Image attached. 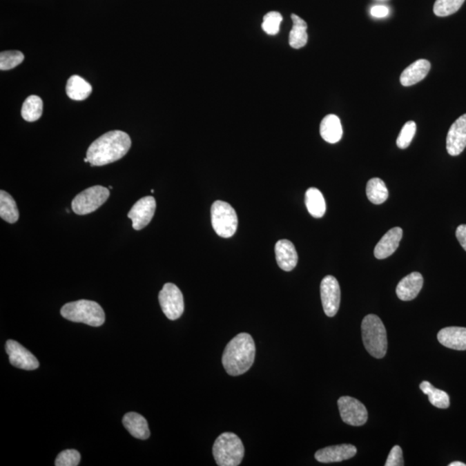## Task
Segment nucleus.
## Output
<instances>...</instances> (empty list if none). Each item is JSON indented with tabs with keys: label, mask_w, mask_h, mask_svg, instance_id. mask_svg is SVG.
<instances>
[{
	"label": "nucleus",
	"mask_w": 466,
	"mask_h": 466,
	"mask_svg": "<svg viewBox=\"0 0 466 466\" xmlns=\"http://www.w3.org/2000/svg\"><path fill=\"white\" fill-rule=\"evenodd\" d=\"M130 146L129 135L121 130H112L93 142L86 152V157L91 166L112 164L124 157Z\"/></svg>",
	"instance_id": "1"
},
{
	"label": "nucleus",
	"mask_w": 466,
	"mask_h": 466,
	"mask_svg": "<svg viewBox=\"0 0 466 466\" xmlns=\"http://www.w3.org/2000/svg\"><path fill=\"white\" fill-rule=\"evenodd\" d=\"M255 347L253 338L246 333L235 336L224 349L222 364L230 376L243 375L253 365Z\"/></svg>",
	"instance_id": "2"
},
{
	"label": "nucleus",
	"mask_w": 466,
	"mask_h": 466,
	"mask_svg": "<svg viewBox=\"0 0 466 466\" xmlns=\"http://www.w3.org/2000/svg\"><path fill=\"white\" fill-rule=\"evenodd\" d=\"M61 314L66 320L91 327L102 326L106 320L105 312L99 304L88 300L66 304L61 307Z\"/></svg>",
	"instance_id": "3"
},
{
	"label": "nucleus",
	"mask_w": 466,
	"mask_h": 466,
	"mask_svg": "<svg viewBox=\"0 0 466 466\" xmlns=\"http://www.w3.org/2000/svg\"><path fill=\"white\" fill-rule=\"evenodd\" d=\"M362 337L365 347L376 358H382L387 352V333L378 316L369 314L362 321Z\"/></svg>",
	"instance_id": "4"
},
{
	"label": "nucleus",
	"mask_w": 466,
	"mask_h": 466,
	"mask_svg": "<svg viewBox=\"0 0 466 466\" xmlns=\"http://www.w3.org/2000/svg\"><path fill=\"white\" fill-rule=\"evenodd\" d=\"M213 454L219 466H237L244 456L243 442L233 433L220 434L214 442Z\"/></svg>",
	"instance_id": "5"
},
{
	"label": "nucleus",
	"mask_w": 466,
	"mask_h": 466,
	"mask_svg": "<svg viewBox=\"0 0 466 466\" xmlns=\"http://www.w3.org/2000/svg\"><path fill=\"white\" fill-rule=\"evenodd\" d=\"M213 230L221 237H233L237 229L236 211L229 203L217 200L211 207Z\"/></svg>",
	"instance_id": "6"
},
{
	"label": "nucleus",
	"mask_w": 466,
	"mask_h": 466,
	"mask_svg": "<svg viewBox=\"0 0 466 466\" xmlns=\"http://www.w3.org/2000/svg\"><path fill=\"white\" fill-rule=\"evenodd\" d=\"M109 189L102 186H93L79 193L72 202V212L86 215L99 208L109 198Z\"/></svg>",
	"instance_id": "7"
},
{
	"label": "nucleus",
	"mask_w": 466,
	"mask_h": 466,
	"mask_svg": "<svg viewBox=\"0 0 466 466\" xmlns=\"http://www.w3.org/2000/svg\"><path fill=\"white\" fill-rule=\"evenodd\" d=\"M158 299L162 312L168 319L177 320L184 312V299L182 293L174 283H166L159 293Z\"/></svg>",
	"instance_id": "8"
},
{
	"label": "nucleus",
	"mask_w": 466,
	"mask_h": 466,
	"mask_svg": "<svg viewBox=\"0 0 466 466\" xmlns=\"http://www.w3.org/2000/svg\"><path fill=\"white\" fill-rule=\"evenodd\" d=\"M338 406L342 420L351 426H362L368 420V412L365 406L353 397H340L338 400Z\"/></svg>",
	"instance_id": "9"
},
{
	"label": "nucleus",
	"mask_w": 466,
	"mask_h": 466,
	"mask_svg": "<svg viewBox=\"0 0 466 466\" xmlns=\"http://www.w3.org/2000/svg\"><path fill=\"white\" fill-rule=\"evenodd\" d=\"M321 302L328 317L336 315L340 305V287L333 275H327L320 283Z\"/></svg>",
	"instance_id": "10"
},
{
	"label": "nucleus",
	"mask_w": 466,
	"mask_h": 466,
	"mask_svg": "<svg viewBox=\"0 0 466 466\" xmlns=\"http://www.w3.org/2000/svg\"><path fill=\"white\" fill-rule=\"evenodd\" d=\"M157 203L154 197L146 196L137 200L128 213V217L133 221V229L140 231L151 223L153 217Z\"/></svg>",
	"instance_id": "11"
},
{
	"label": "nucleus",
	"mask_w": 466,
	"mask_h": 466,
	"mask_svg": "<svg viewBox=\"0 0 466 466\" xmlns=\"http://www.w3.org/2000/svg\"><path fill=\"white\" fill-rule=\"evenodd\" d=\"M6 351L9 356L10 364L17 368L26 369V371H34L39 367L37 358L19 342L12 340L7 341Z\"/></svg>",
	"instance_id": "12"
},
{
	"label": "nucleus",
	"mask_w": 466,
	"mask_h": 466,
	"mask_svg": "<svg viewBox=\"0 0 466 466\" xmlns=\"http://www.w3.org/2000/svg\"><path fill=\"white\" fill-rule=\"evenodd\" d=\"M466 147V113L459 117L452 124L447 137L448 154L456 157L460 155Z\"/></svg>",
	"instance_id": "13"
},
{
	"label": "nucleus",
	"mask_w": 466,
	"mask_h": 466,
	"mask_svg": "<svg viewBox=\"0 0 466 466\" xmlns=\"http://www.w3.org/2000/svg\"><path fill=\"white\" fill-rule=\"evenodd\" d=\"M357 454V448L353 445L342 444L338 445H331L320 450L317 451L315 458L320 463H336L347 460L353 458Z\"/></svg>",
	"instance_id": "14"
},
{
	"label": "nucleus",
	"mask_w": 466,
	"mask_h": 466,
	"mask_svg": "<svg viewBox=\"0 0 466 466\" xmlns=\"http://www.w3.org/2000/svg\"><path fill=\"white\" fill-rule=\"evenodd\" d=\"M423 276L419 272H413L400 280L396 287V295L400 300L409 302L416 299L423 286Z\"/></svg>",
	"instance_id": "15"
},
{
	"label": "nucleus",
	"mask_w": 466,
	"mask_h": 466,
	"mask_svg": "<svg viewBox=\"0 0 466 466\" xmlns=\"http://www.w3.org/2000/svg\"><path fill=\"white\" fill-rule=\"evenodd\" d=\"M276 262L280 268L284 271H291L298 262V255L295 245L287 240H279L275 244Z\"/></svg>",
	"instance_id": "16"
},
{
	"label": "nucleus",
	"mask_w": 466,
	"mask_h": 466,
	"mask_svg": "<svg viewBox=\"0 0 466 466\" xmlns=\"http://www.w3.org/2000/svg\"><path fill=\"white\" fill-rule=\"evenodd\" d=\"M402 228L395 227L390 229L376 245L375 257L378 259H385L395 253L399 246L400 240H402Z\"/></svg>",
	"instance_id": "17"
},
{
	"label": "nucleus",
	"mask_w": 466,
	"mask_h": 466,
	"mask_svg": "<svg viewBox=\"0 0 466 466\" xmlns=\"http://www.w3.org/2000/svg\"><path fill=\"white\" fill-rule=\"evenodd\" d=\"M438 340L444 347L452 350H466V328L445 327L438 331Z\"/></svg>",
	"instance_id": "18"
},
{
	"label": "nucleus",
	"mask_w": 466,
	"mask_h": 466,
	"mask_svg": "<svg viewBox=\"0 0 466 466\" xmlns=\"http://www.w3.org/2000/svg\"><path fill=\"white\" fill-rule=\"evenodd\" d=\"M431 64L425 59H420L407 67L400 75V83L404 86H410L423 81L429 72Z\"/></svg>",
	"instance_id": "19"
},
{
	"label": "nucleus",
	"mask_w": 466,
	"mask_h": 466,
	"mask_svg": "<svg viewBox=\"0 0 466 466\" xmlns=\"http://www.w3.org/2000/svg\"><path fill=\"white\" fill-rule=\"evenodd\" d=\"M123 424L134 438L144 440L151 436L147 420L139 414L130 412L124 414Z\"/></svg>",
	"instance_id": "20"
},
{
	"label": "nucleus",
	"mask_w": 466,
	"mask_h": 466,
	"mask_svg": "<svg viewBox=\"0 0 466 466\" xmlns=\"http://www.w3.org/2000/svg\"><path fill=\"white\" fill-rule=\"evenodd\" d=\"M320 133L321 137L327 143H338L343 136V128L340 117L333 114L324 117L320 123Z\"/></svg>",
	"instance_id": "21"
},
{
	"label": "nucleus",
	"mask_w": 466,
	"mask_h": 466,
	"mask_svg": "<svg viewBox=\"0 0 466 466\" xmlns=\"http://www.w3.org/2000/svg\"><path fill=\"white\" fill-rule=\"evenodd\" d=\"M92 86L86 79L79 75H72L68 79L66 86V93L68 98L72 100H84L91 95Z\"/></svg>",
	"instance_id": "22"
},
{
	"label": "nucleus",
	"mask_w": 466,
	"mask_h": 466,
	"mask_svg": "<svg viewBox=\"0 0 466 466\" xmlns=\"http://www.w3.org/2000/svg\"><path fill=\"white\" fill-rule=\"evenodd\" d=\"M305 204L309 213L316 219L322 217L326 213V202L319 189L310 188L307 190Z\"/></svg>",
	"instance_id": "23"
},
{
	"label": "nucleus",
	"mask_w": 466,
	"mask_h": 466,
	"mask_svg": "<svg viewBox=\"0 0 466 466\" xmlns=\"http://www.w3.org/2000/svg\"><path fill=\"white\" fill-rule=\"evenodd\" d=\"M293 27L289 34V45L293 48L298 50L303 48L307 43V24L302 19L295 14H292Z\"/></svg>",
	"instance_id": "24"
},
{
	"label": "nucleus",
	"mask_w": 466,
	"mask_h": 466,
	"mask_svg": "<svg viewBox=\"0 0 466 466\" xmlns=\"http://www.w3.org/2000/svg\"><path fill=\"white\" fill-rule=\"evenodd\" d=\"M0 217L10 224L16 223L19 219V209L15 200L3 190L0 191Z\"/></svg>",
	"instance_id": "25"
},
{
	"label": "nucleus",
	"mask_w": 466,
	"mask_h": 466,
	"mask_svg": "<svg viewBox=\"0 0 466 466\" xmlns=\"http://www.w3.org/2000/svg\"><path fill=\"white\" fill-rule=\"evenodd\" d=\"M43 100L39 96L30 95L24 100L21 114L27 122H35L40 119L43 114Z\"/></svg>",
	"instance_id": "26"
},
{
	"label": "nucleus",
	"mask_w": 466,
	"mask_h": 466,
	"mask_svg": "<svg viewBox=\"0 0 466 466\" xmlns=\"http://www.w3.org/2000/svg\"><path fill=\"white\" fill-rule=\"evenodd\" d=\"M420 389L425 395L428 396L431 405L438 409H447L450 406V398L448 394L443 390L434 388L429 382L424 381L420 383Z\"/></svg>",
	"instance_id": "27"
},
{
	"label": "nucleus",
	"mask_w": 466,
	"mask_h": 466,
	"mask_svg": "<svg viewBox=\"0 0 466 466\" xmlns=\"http://www.w3.org/2000/svg\"><path fill=\"white\" fill-rule=\"evenodd\" d=\"M366 195H367L369 202L375 204V205H380L388 199L389 191L382 179L372 178L369 179L367 186H366Z\"/></svg>",
	"instance_id": "28"
},
{
	"label": "nucleus",
	"mask_w": 466,
	"mask_h": 466,
	"mask_svg": "<svg viewBox=\"0 0 466 466\" xmlns=\"http://www.w3.org/2000/svg\"><path fill=\"white\" fill-rule=\"evenodd\" d=\"M465 0H436L434 12L438 17H447L457 12Z\"/></svg>",
	"instance_id": "29"
},
{
	"label": "nucleus",
	"mask_w": 466,
	"mask_h": 466,
	"mask_svg": "<svg viewBox=\"0 0 466 466\" xmlns=\"http://www.w3.org/2000/svg\"><path fill=\"white\" fill-rule=\"evenodd\" d=\"M24 55L20 51H5L0 54V69L10 70L22 64Z\"/></svg>",
	"instance_id": "30"
},
{
	"label": "nucleus",
	"mask_w": 466,
	"mask_h": 466,
	"mask_svg": "<svg viewBox=\"0 0 466 466\" xmlns=\"http://www.w3.org/2000/svg\"><path fill=\"white\" fill-rule=\"evenodd\" d=\"M282 21V16L278 12H271L264 17V22H262V28L265 31V33L269 36H275L280 30V26Z\"/></svg>",
	"instance_id": "31"
},
{
	"label": "nucleus",
	"mask_w": 466,
	"mask_h": 466,
	"mask_svg": "<svg viewBox=\"0 0 466 466\" xmlns=\"http://www.w3.org/2000/svg\"><path fill=\"white\" fill-rule=\"evenodd\" d=\"M416 131V124L414 121H409L402 127V130L397 137L396 144L400 148H407L412 142Z\"/></svg>",
	"instance_id": "32"
},
{
	"label": "nucleus",
	"mask_w": 466,
	"mask_h": 466,
	"mask_svg": "<svg viewBox=\"0 0 466 466\" xmlns=\"http://www.w3.org/2000/svg\"><path fill=\"white\" fill-rule=\"evenodd\" d=\"M81 462V454L78 451L70 449L58 454L55 465L57 466H77Z\"/></svg>",
	"instance_id": "33"
},
{
	"label": "nucleus",
	"mask_w": 466,
	"mask_h": 466,
	"mask_svg": "<svg viewBox=\"0 0 466 466\" xmlns=\"http://www.w3.org/2000/svg\"><path fill=\"white\" fill-rule=\"evenodd\" d=\"M404 465L402 450L399 445H395L390 451L389 457L387 458L385 466H402Z\"/></svg>",
	"instance_id": "34"
},
{
	"label": "nucleus",
	"mask_w": 466,
	"mask_h": 466,
	"mask_svg": "<svg viewBox=\"0 0 466 466\" xmlns=\"http://www.w3.org/2000/svg\"><path fill=\"white\" fill-rule=\"evenodd\" d=\"M456 237H457L459 244L466 251V224H460L456 231Z\"/></svg>",
	"instance_id": "35"
},
{
	"label": "nucleus",
	"mask_w": 466,
	"mask_h": 466,
	"mask_svg": "<svg viewBox=\"0 0 466 466\" xmlns=\"http://www.w3.org/2000/svg\"><path fill=\"white\" fill-rule=\"evenodd\" d=\"M389 8L385 6H373L371 10V14L373 17H385L389 15Z\"/></svg>",
	"instance_id": "36"
},
{
	"label": "nucleus",
	"mask_w": 466,
	"mask_h": 466,
	"mask_svg": "<svg viewBox=\"0 0 466 466\" xmlns=\"http://www.w3.org/2000/svg\"><path fill=\"white\" fill-rule=\"evenodd\" d=\"M449 466H466V465L462 462H452Z\"/></svg>",
	"instance_id": "37"
}]
</instances>
